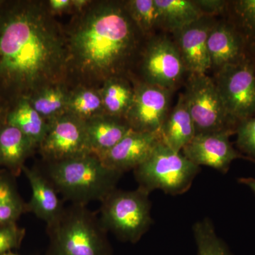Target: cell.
Wrapping results in <instances>:
<instances>
[{
  "label": "cell",
  "instance_id": "6da1fadb",
  "mask_svg": "<svg viewBox=\"0 0 255 255\" xmlns=\"http://www.w3.org/2000/svg\"><path fill=\"white\" fill-rule=\"evenodd\" d=\"M64 26L44 0L0 4V102L8 108L45 87L66 83Z\"/></svg>",
  "mask_w": 255,
  "mask_h": 255
},
{
  "label": "cell",
  "instance_id": "7a4b0ae2",
  "mask_svg": "<svg viewBox=\"0 0 255 255\" xmlns=\"http://www.w3.org/2000/svg\"><path fill=\"white\" fill-rule=\"evenodd\" d=\"M64 29L70 89H100L111 78L130 77L145 44L125 1L92 0Z\"/></svg>",
  "mask_w": 255,
  "mask_h": 255
},
{
  "label": "cell",
  "instance_id": "3957f363",
  "mask_svg": "<svg viewBox=\"0 0 255 255\" xmlns=\"http://www.w3.org/2000/svg\"><path fill=\"white\" fill-rule=\"evenodd\" d=\"M38 167L64 200L84 206L94 201L101 202L117 189L124 174L106 167L94 154L57 162L42 161Z\"/></svg>",
  "mask_w": 255,
  "mask_h": 255
},
{
  "label": "cell",
  "instance_id": "277c9868",
  "mask_svg": "<svg viewBox=\"0 0 255 255\" xmlns=\"http://www.w3.org/2000/svg\"><path fill=\"white\" fill-rule=\"evenodd\" d=\"M44 255H113L107 231L99 216L87 206L70 204L56 221L46 226Z\"/></svg>",
  "mask_w": 255,
  "mask_h": 255
},
{
  "label": "cell",
  "instance_id": "5b68a950",
  "mask_svg": "<svg viewBox=\"0 0 255 255\" xmlns=\"http://www.w3.org/2000/svg\"><path fill=\"white\" fill-rule=\"evenodd\" d=\"M150 193L115 189L101 201L99 219L102 226L119 241L135 244L152 226Z\"/></svg>",
  "mask_w": 255,
  "mask_h": 255
},
{
  "label": "cell",
  "instance_id": "8992f818",
  "mask_svg": "<svg viewBox=\"0 0 255 255\" xmlns=\"http://www.w3.org/2000/svg\"><path fill=\"white\" fill-rule=\"evenodd\" d=\"M199 171L200 167L182 152H176L160 142L133 173L138 187L150 194L159 189L177 196L189 191Z\"/></svg>",
  "mask_w": 255,
  "mask_h": 255
},
{
  "label": "cell",
  "instance_id": "52a82bcc",
  "mask_svg": "<svg viewBox=\"0 0 255 255\" xmlns=\"http://www.w3.org/2000/svg\"><path fill=\"white\" fill-rule=\"evenodd\" d=\"M184 99L197 134L233 130L237 126L226 112L214 79L206 74H189Z\"/></svg>",
  "mask_w": 255,
  "mask_h": 255
},
{
  "label": "cell",
  "instance_id": "ba28073f",
  "mask_svg": "<svg viewBox=\"0 0 255 255\" xmlns=\"http://www.w3.org/2000/svg\"><path fill=\"white\" fill-rule=\"evenodd\" d=\"M214 82L233 123L255 116V62L249 55L216 71Z\"/></svg>",
  "mask_w": 255,
  "mask_h": 255
},
{
  "label": "cell",
  "instance_id": "9c48e42d",
  "mask_svg": "<svg viewBox=\"0 0 255 255\" xmlns=\"http://www.w3.org/2000/svg\"><path fill=\"white\" fill-rule=\"evenodd\" d=\"M137 63L141 74L140 80L171 91L187 72L173 40L165 35L150 37Z\"/></svg>",
  "mask_w": 255,
  "mask_h": 255
},
{
  "label": "cell",
  "instance_id": "30bf717a",
  "mask_svg": "<svg viewBox=\"0 0 255 255\" xmlns=\"http://www.w3.org/2000/svg\"><path fill=\"white\" fill-rule=\"evenodd\" d=\"M38 150L43 162H57L92 154L85 122L68 113L49 121Z\"/></svg>",
  "mask_w": 255,
  "mask_h": 255
},
{
  "label": "cell",
  "instance_id": "8fae6325",
  "mask_svg": "<svg viewBox=\"0 0 255 255\" xmlns=\"http://www.w3.org/2000/svg\"><path fill=\"white\" fill-rule=\"evenodd\" d=\"M130 78L134 97L125 120L134 131L159 133L169 114L172 91Z\"/></svg>",
  "mask_w": 255,
  "mask_h": 255
},
{
  "label": "cell",
  "instance_id": "7c38bea8",
  "mask_svg": "<svg viewBox=\"0 0 255 255\" xmlns=\"http://www.w3.org/2000/svg\"><path fill=\"white\" fill-rule=\"evenodd\" d=\"M235 133V130H227L197 134L183 148L182 153L199 167L207 166L221 173H227L235 159L251 160L233 147L230 137Z\"/></svg>",
  "mask_w": 255,
  "mask_h": 255
},
{
  "label": "cell",
  "instance_id": "4fadbf2b",
  "mask_svg": "<svg viewBox=\"0 0 255 255\" xmlns=\"http://www.w3.org/2000/svg\"><path fill=\"white\" fill-rule=\"evenodd\" d=\"M216 22L215 17L204 16L172 33L186 71L189 74H206L211 69L207 41Z\"/></svg>",
  "mask_w": 255,
  "mask_h": 255
},
{
  "label": "cell",
  "instance_id": "5bb4252c",
  "mask_svg": "<svg viewBox=\"0 0 255 255\" xmlns=\"http://www.w3.org/2000/svg\"><path fill=\"white\" fill-rule=\"evenodd\" d=\"M160 142L159 133L131 130L99 157L106 167L124 174L140 165Z\"/></svg>",
  "mask_w": 255,
  "mask_h": 255
},
{
  "label": "cell",
  "instance_id": "9a60e30c",
  "mask_svg": "<svg viewBox=\"0 0 255 255\" xmlns=\"http://www.w3.org/2000/svg\"><path fill=\"white\" fill-rule=\"evenodd\" d=\"M22 172L31 189V199L26 203L27 212L46 222V226L51 224L61 216L65 208L59 194L39 167L25 165Z\"/></svg>",
  "mask_w": 255,
  "mask_h": 255
},
{
  "label": "cell",
  "instance_id": "2e32d148",
  "mask_svg": "<svg viewBox=\"0 0 255 255\" xmlns=\"http://www.w3.org/2000/svg\"><path fill=\"white\" fill-rule=\"evenodd\" d=\"M207 48L211 68L216 71L248 55L241 36L229 21H216L208 37Z\"/></svg>",
  "mask_w": 255,
  "mask_h": 255
},
{
  "label": "cell",
  "instance_id": "e0dca14e",
  "mask_svg": "<svg viewBox=\"0 0 255 255\" xmlns=\"http://www.w3.org/2000/svg\"><path fill=\"white\" fill-rule=\"evenodd\" d=\"M38 150L34 144L16 127L4 122L0 125V166L18 177L25 162Z\"/></svg>",
  "mask_w": 255,
  "mask_h": 255
},
{
  "label": "cell",
  "instance_id": "ac0fdd59",
  "mask_svg": "<svg viewBox=\"0 0 255 255\" xmlns=\"http://www.w3.org/2000/svg\"><path fill=\"white\" fill-rule=\"evenodd\" d=\"M87 141L92 154L100 157L131 131L124 119L102 115L85 122Z\"/></svg>",
  "mask_w": 255,
  "mask_h": 255
},
{
  "label": "cell",
  "instance_id": "d6986e66",
  "mask_svg": "<svg viewBox=\"0 0 255 255\" xmlns=\"http://www.w3.org/2000/svg\"><path fill=\"white\" fill-rule=\"evenodd\" d=\"M159 134L164 145L179 152L195 136V127L184 94L179 95L177 104L169 112Z\"/></svg>",
  "mask_w": 255,
  "mask_h": 255
},
{
  "label": "cell",
  "instance_id": "ffe728a7",
  "mask_svg": "<svg viewBox=\"0 0 255 255\" xmlns=\"http://www.w3.org/2000/svg\"><path fill=\"white\" fill-rule=\"evenodd\" d=\"M5 122L16 127L38 149L48 130V122L32 107L27 99H21L10 107Z\"/></svg>",
  "mask_w": 255,
  "mask_h": 255
},
{
  "label": "cell",
  "instance_id": "44dd1931",
  "mask_svg": "<svg viewBox=\"0 0 255 255\" xmlns=\"http://www.w3.org/2000/svg\"><path fill=\"white\" fill-rule=\"evenodd\" d=\"M159 12V27L173 33L204 15L194 0H155Z\"/></svg>",
  "mask_w": 255,
  "mask_h": 255
},
{
  "label": "cell",
  "instance_id": "7402d4cb",
  "mask_svg": "<svg viewBox=\"0 0 255 255\" xmlns=\"http://www.w3.org/2000/svg\"><path fill=\"white\" fill-rule=\"evenodd\" d=\"M100 90L106 115L125 119L134 97V85L130 77L111 78Z\"/></svg>",
  "mask_w": 255,
  "mask_h": 255
},
{
  "label": "cell",
  "instance_id": "603a6c76",
  "mask_svg": "<svg viewBox=\"0 0 255 255\" xmlns=\"http://www.w3.org/2000/svg\"><path fill=\"white\" fill-rule=\"evenodd\" d=\"M70 88L66 83L45 87L27 100L47 122L67 113Z\"/></svg>",
  "mask_w": 255,
  "mask_h": 255
},
{
  "label": "cell",
  "instance_id": "cb8c5ba5",
  "mask_svg": "<svg viewBox=\"0 0 255 255\" xmlns=\"http://www.w3.org/2000/svg\"><path fill=\"white\" fill-rule=\"evenodd\" d=\"M16 178L6 169L0 170V226L16 223L27 213L26 203L18 193Z\"/></svg>",
  "mask_w": 255,
  "mask_h": 255
},
{
  "label": "cell",
  "instance_id": "d4e9b609",
  "mask_svg": "<svg viewBox=\"0 0 255 255\" xmlns=\"http://www.w3.org/2000/svg\"><path fill=\"white\" fill-rule=\"evenodd\" d=\"M230 22L243 39L247 54L255 58V0L230 1Z\"/></svg>",
  "mask_w": 255,
  "mask_h": 255
},
{
  "label": "cell",
  "instance_id": "484cf974",
  "mask_svg": "<svg viewBox=\"0 0 255 255\" xmlns=\"http://www.w3.org/2000/svg\"><path fill=\"white\" fill-rule=\"evenodd\" d=\"M67 113L84 122L105 115L100 89L83 86L70 89Z\"/></svg>",
  "mask_w": 255,
  "mask_h": 255
},
{
  "label": "cell",
  "instance_id": "4316f807",
  "mask_svg": "<svg viewBox=\"0 0 255 255\" xmlns=\"http://www.w3.org/2000/svg\"><path fill=\"white\" fill-rule=\"evenodd\" d=\"M126 7L132 21L145 38L159 27V12L155 0H128Z\"/></svg>",
  "mask_w": 255,
  "mask_h": 255
},
{
  "label": "cell",
  "instance_id": "83f0119b",
  "mask_svg": "<svg viewBox=\"0 0 255 255\" xmlns=\"http://www.w3.org/2000/svg\"><path fill=\"white\" fill-rule=\"evenodd\" d=\"M193 234L198 255H231L224 242L218 236L211 220L204 219L194 223Z\"/></svg>",
  "mask_w": 255,
  "mask_h": 255
},
{
  "label": "cell",
  "instance_id": "f1b7e54d",
  "mask_svg": "<svg viewBox=\"0 0 255 255\" xmlns=\"http://www.w3.org/2000/svg\"><path fill=\"white\" fill-rule=\"evenodd\" d=\"M236 133L238 149L255 162V116L240 122Z\"/></svg>",
  "mask_w": 255,
  "mask_h": 255
},
{
  "label": "cell",
  "instance_id": "f546056e",
  "mask_svg": "<svg viewBox=\"0 0 255 255\" xmlns=\"http://www.w3.org/2000/svg\"><path fill=\"white\" fill-rule=\"evenodd\" d=\"M26 235L24 228L18 227L17 223L0 226V255L11 253L21 246Z\"/></svg>",
  "mask_w": 255,
  "mask_h": 255
},
{
  "label": "cell",
  "instance_id": "4dcf8cb0",
  "mask_svg": "<svg viewBox=\"0 0 255 255\" xmlns=\"http://www.w3.org/2000/svg\"><path fill=\"white\" fill-rule=\"evenodd\" d=\"M194 2L204 16L215 17L228 12L229 2L224 0H194Z\"/></svg>",
  "mask_w": 255,
  "mask_h": 255
},
{
  "label": "cell",
  "instance_id": "1f68e13d",
  "mask_svg": "<svg viewBox=\"0 0 255 255\" xmlns=\"http://www.w3.org/2000/svg\"><path fill=\"white\" fill-rule=\"evenodd\" d=\"M45 4L54 17L63 14H72V0H46Z\"/></svg>",
  "mask_w": 255,
  "mask_h": 255
},
{
  "label": "cell",
  "instance_id": "d6a6232c",
  "mask_svg": "<svg viewBox=\"0 0 255 255\" xmlns=\"http://www.w3.org/2000/svg\"><path fill=\"white\" fill-rule=\"evenodd\" d=\"M92 2V0H72V15L81 13Z\"/></svg>",
  "mask_w": 255,
  "mask_h": 255
},
{
  "label": "cell",
  "instance_id": "836d02e7",
  "mask_svg": "<svg viewBox=\"0 0 255 255\" xmlns=\"http://www.w3.org/2000/svg\"><path fill=\"white\" fill-rule=\"evenodd\" d=\"M238 182L249 187L255 194V178L241 177L238 179Z\"/></svg>",
  "mask_w": 255,
  "mask_h": 255
},
{
  "label": "cell",
  "instance_id": "e575fe53",
  "mask_svg": "<svg viewBox=\"0 0 255 255\" xmlns=\"http://www.w3.org/2000/svg\"><path fill=\"white\" fill-rule=\"evenodd\" d=\"M8 109L9 108L4 104L0 102V125L5 122V117H6Z\"/></svg>",
  "mask_w": 255,
  "mask_h": 255
},
{
  "label": "cell",
  "instance_id": "d590c367",
  "mask_svg": "<svg viewBox=\"0 0 255 255\" xmlns=\"http://www.w3.org/2000/svg\"><path fill=\"white\" fill-rule=\"evenodd\" d=\"M4 255H18L15 254V253H13V252H11V253H6V254H5Z\"/></svg>",
  "mask_w": 255,
  "mask_h": 255
},
{
  "label": "cell",
  "instance_id": "8d00e7d4",
  "mask_svg": "<svg viewBox=\"0 0 255 255\" xmlns=\"http://www.w3.org/2000/svg\"><path fill=\"white\" fill-rule=\"evenodd\" d=\"M3 1H4V0H0V4H1V3L3 2Z\"/></svg>",
  "mask_w": 255,
  "mask_h": 255
}]
</instances>
